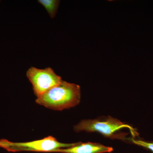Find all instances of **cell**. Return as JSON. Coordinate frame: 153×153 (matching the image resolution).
<instances>
[{"instance_id":"cell-1","label":"cell","mask_w":153,"mask_h":153,"mask_svg":"<svg viewBox=\"0 0 153 153\" xmlns=\"http://www.w3.org/2000/svg\"><path fill=\"white\" fill-rule=\"evenodd\" d=\"M80 98L79 85L62 80L59 85L37 97L36 102L49 109L62 111L79 104Z\"/></svg>"},{"instance_id":"cell-2","label":"cell","mask_w":153,"mask_h":153,"mask_svg":"<svg viewBox=\"0 0 153 153\" xmlns=\"http://www.w3.org/2000/svg\"><path fill=\"white\" fill-rule=\"evenodd\" d=\"M126 128L130 130L134 137L138 135L137 132L130 126L110 116L94 120H84L74 126V131L76 132L82 131L87 132H97L110 139L122 140L128 139L126 137L127 134L121 131Z\"/></svg>"},{"instance_id":"cell-3","label":"cell","mask_w":153,"mask_h":153,"mask_svg":"<svg viewBox=\"0 0 153 153\" xmlns=\"http://www.w3.org/2000/svg\"><path fill=\"white\" fill-rule=\"evenodd\" d=\"M75 143H60L55 138L49 136L42 139L27 142H13L7 140L1 139L0 140V148L12 152H55V151L59 149L72 146Z\"/></svg>"},{"instance_id":"cell-4","label":"cell","mask_w":153,"mask_h":153,"mask_svg":"<svg viewBox=\"0 0 153 153\" xmlns=\"http://www.w3.org/2000/svg\"><path fill=\"white\" fill-rule=\"evenodd\" d=\"M26 74L33 85V92L37 97L59 85L63 80L61 76L49 67L40 69L32 66L28 69Z\"/></svg>"},{"instance_id":"cell-5","label":"cell","mask_w":153,"mask_h":153,"mask_svg":"<svg viewBox=\"0 0 153 153\" xmlns=\"http://www.w3.org/2000/svg\"><path fill=\"white\" fill-rule=\"evenodd\" d=\"M113 151L111 147L106 146L98 143H76L72 146L57 150L55 152L61 153H104Z\"/></svg>"},{"instance_id":"cell-6","label":"cell","mask_w":153,"mask_h":153,"mask_svg":"<svg viewBox=\"0 0 153 153\" xmlns=\"http://www.w3.org/2000/svg\"><path fill=\"white\" fill-rule=\"evenodd\" d=\"M40 3L45 8L49 16L52 19L55 18L57 14L60 1L58 0H38Z\"/></svg>"},{"instance_id":"cell-7","label":"cell","mask_w":153,"mask_h":153,"mask_svg":"<svg viewBox=\"0 0 153 153\" xmlns=\"http://www.w3.org/2000/svg\"><path fill=\"white\" fill-rule=\"evenodd\" d=\"M128 140L134 144L149 150L153 153V142L145 141L141 140L135 139L134 138H128Z\"/></svg>"}]
</instances>
